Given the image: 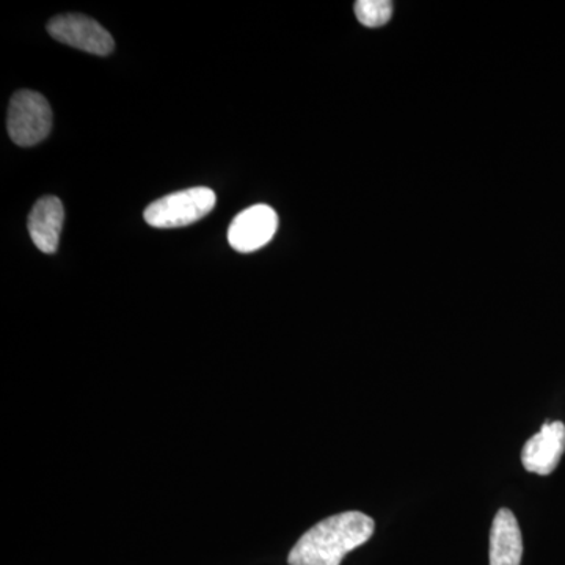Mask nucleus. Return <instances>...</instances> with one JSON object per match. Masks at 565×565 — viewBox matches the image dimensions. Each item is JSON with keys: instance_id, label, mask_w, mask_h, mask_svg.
I'll return each instance as SVG.
<instances>
[{"instance_id": "nucleus-1", "label": "nucleus", "mask_w": 565, "mask_h": 565, "mask_svg": "<svg viewBox=\"0 0 565 565\" xmlns=\"http://www.w3.org/2000/svg\"><path fill=\"white\" fill-rule=\"evenodd\" d=\"M374 520L351 511L329 516L305 533L288 556L289 565H340L348 553L373 537Z\"/></svg>"}, {"instance_id": "nucleus-8", "label": "nucleus", "mask_w": 565, "mask_h": 565, "mask_svg": "<svg viewBox=\"0 0 565 565\" xmlns=\"http://www.w3.org/2000/svg\"><path fill=\"white\" fill-rule=\"evenodd\" d=\"M523 557V539L519 522L509 509L494 515L490 533V565H520Z\"/></svg>"}, {"instance_id": "nucleus-2", "label": "nucleus", "mask_w": 565, "mask_h": 565, "mask_svg": "<svg viewBox=\"0 0 565 565\" xmlns=\"http://www.w3.org/2000/svg\"><path fill=\"white\" fill-rule=\"evenodd\" d=\"M215 202L217 196L210 188L185 189L151 203L143 217L154 228H181L206 217Z\"/></svg>"}, {"instance_id": "nucleus-5", "label": "nucleus", "mask_w": 565, "mask_h": 565, "mask_svg": "<svg viewBox=\"0 0 565 565\" xmlns=\"http://www.w3.org/2000/svg\"><path fill=\"white\" fill-rule=\"evenodd\" d=\"M278 215L267 204H255L237 214L228 228V243L234 250L252 253L274 239Z\"/></svg>"}, {"instance_id": "nucleus-7", "label": "nucleus", "mask_w": 565, "mask_h": 565, "mask_svg": "<svg viewBox=\"0 0 565 565\" xmlns=\"http://www.w3.org/2000/svg\"><path fill=\"white\" fill-rule=\"evenodd\" d=\"M65 210L57 196H43L29 215V233L41 252L52 255L57 252Z\"/></svg>"}, {"instance_id": "nucleus-3", "label": "nucleus", "mask_w": 565, "mask_h": 565, "mask_svg": "<svg viewBox=\"0 0 565 565\" xmlns=\"http://www.w3.org/2000/svg\"><path fill=\"white\" fill-rule=\"evenodd\" d=\"M9 134L20 147H33L50 136L52 110L50 103L40 93L21 90L14 93L9 107Z\"/></svg>"}, {"instance_id": "nucleus-6", "label": "nucleus", "mask_w": 565, "mask_h": 565, "mask_svg": "<svg viewBox=\"0 0 565 565\" xmlns=\"http://www.w3.org/2000/svg\"><path fill=\"white\" fill-rule=\"evenodd\" d=\"M565 452L564 423H545L523 446L522 462L530 473L548 476L556 470Z\"/></svg>"}, {"instance_id": "nucleus-9", "label": "nucleus", "mask_w": 565, "mask_h": 565, "mask_svg": "<svg viewBox=\"0 0 565 565\" xmlns=\"http://www.w3.org/2000/svg\"><path fill=\"white\" fill-rule=\"evenodd\" d=\"M356 20L366 28H382L392 20L393 3L390 0H359L355 3Z\"/></svg>"}, {"instance_id": "nucleus-4", "label": "nucleus", "mask_w": 565, "mask_h": 565, "mask_svg": "<svg viewBox=\"0 0 565 565\" xmlns=\"http://www.w3.org/2000/svg\"><path fill=\"white\" fill-rule=\"evenodd\" d=\"M52 39L95 55H109L115 41L98 21L84 14H62L47 24Z\"/></svg>"}]
</instances>
